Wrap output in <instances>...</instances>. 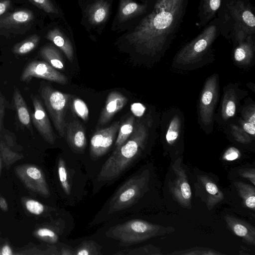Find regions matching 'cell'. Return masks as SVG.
I'll use <instances>...</instances> for the list:
<instances>
[{"label":"cell","instance_id":"1","mask_svg":"<svg viewBox=\"0 0 255 255\" xmlns=\"http://www.w3.org/2000/svg\"><path fill=\"white\" fill-rule=\"evenodd\" d=\"M189 0H154L150 11L128 36L140 53H163L175 38L186 13Z\"/></svg>","mask_w":255,"mask_h":255},{"label":"cell","instance_id":"2","mask_svg":"<svg viewBox=\"0 0 255 255\" xmlns=\"http://www.w3.org/2000/svg\"><path fill=\"white\" fill-rule=\"evenodd\" d=\"M146 137L145 126L139 122L135 123L130 136L120 147L115 149L103 165L98 175V181H112L121 176L137 158Z\"/></svg>","mask_w":255,"mask_h":255},{"label":"cell","instance_id":"3","mask_svg":"<svg viewBox=\"0 0 255 255\" xmlns=\"http://www.w3.org/2000/svg\"><path fill=\"white\" fill-rule=\"evenodd\" d=\"M216 17L220 34L228 40L241 31L255 34V10L249 0H222Z\"/></svg>","mask_w":255,"mask_h":255},{"label":"cell","instance_id":"4","mask_svg":"<svg viewBox=\"0 0 255 255\" xmlns=\"http://www.w3.org/2000/svg\"><path fill=\"white\" fill-rule=\"evenodd\" d=\"M174 231L172 227H163L141 219H133L116 225L107 234L124 245H131Z\"/></svg>","mask_w":255,"mask_h":255},{"label":"cell","instance_id":"5","mask_svg":"<svg viewBox=\"0 0 255 255\" xmlns=\"http://www.w3.org/2000/svg\"><path fill=\"white\" fill-rule=\"evenodd\" d=\"M202 31L185 44L175 57L177 64L186 65L199 61L211 51L213 43L220 34L217 17L203 27Z\"/></svg>","mask_w":255,"mask_h":255},{"label":"cell","instance_id":"6","mask_svg":"<svg viewBox=\"0 0 255 255\" xmlns=\"http://www.w3.org/2000/svg\"><path fill=\"white\" fill-rule=\"evenodd\" d=\"M149 175L147 172L130 177L121 185L108 204L110 214L130 206L144 194L147 187Z\"/></svg>","mask_w":255,"mask_h":255},{"label":"cell","instance_id":"7","mask_svg":"<svg viewBox=\"0 0 255 255\" xmlns=\"http://www.w3.org/2000/svg\"><path fill=\"white\" fill-rule=\"evenodd\" d=\"M40 95L50 116L54 126L61 137L65 134V120L71 95L46 86L40 89Z\"/></svg>","mask_w":255,"mask_h":255},{"label":"cell","instance_id":"8","mask_svg":"<svg viewBox=\"0 0 255 255\" xmlns=\"http://www.w3.org/2000/svg\"><path fill=\"white\" fill-rule=\"evenodd\" d=\"M219 86L218 78L213 75L206 82L199 102V116L203 124L211 126L218 98Z\"/></svg>","mask_w":255,"mask_h":255},{"label":"cell","instance_id":"9","mask_svg":"<svg viewBox=\"0 0 255 255\" xmlns=\"http://www.w3.org/2000/svg\"><path fill=\"white\" fill-rule=\"evenodd\" d=\"M14 170L16 176L30 190L45 197L50 195L44 174L39 167L24 164L15 167Z\"/></svg>","mask_w":255,"mask_h":255},{"label":"cell","instance_id":"10","mask_svg":"<svg viewBox=\"0 0 255 255\" xmlns=\"http://www.w3.org/2000/svg\"><path fill=\"white\" fill-rule=\"evenodd\" d=\"M172 169L176 177L169 182V188L174 199L183 207L191 208L192 192L187 175L181 165V159L179 158L172 164Z\"/></svg>","mask_w":255,"mask_h":255},{"label":"cell","instance_id":"11","mask_svg":"<svg viewBox=\"0 0 255 255\" xmlns=\"http://www.w3.org/2000/svg\"><path fill=\"white\" fill-rule=\"evenodd\" d=\"M33 78H41L60 84H66L68 79L48 63L42 61H33L23 69L20 80L28 81Z\"/></svg>","mask_w":255,"mask_h":255},{"label":"cell","instance_id":"12","mask_svg":"<svg viewBox=\"0 0 255 255\" xmlns=\"http://www.w3.org/2000/svg\"><path fill=\"white\" fill-rule=\"evenodd\" d=\"M120 126L117 121L109 127L97 130L92 135L90 145V153L93 160L105 155L111 147Z\"/></svg>","mask_w":255,"mask_h":255},{"label":"cell","instance_id":"13","mask_svg":"<svg viewBox=\"0 0 255 255\" xmlns=\"http://www.w3.org/2000/svg\"><path fill=\"white\" fill-rule=\"evenodd\" d=\"M195 184L197 195L206 203L209 211L224 199L223 193L208 176H198Z\"/></svg>","mask_w":255,"mask_h":255},{"label":"cell","instance_id":"14","mask_svg":"<svg viewBox=\"0 0 255 255\" xmlns=\"http://www.w3.org/2000/svg\"><path fill=\"white\" fill-rule=\"evenodd\" d=\"M234 43V58L240 64H247L253 58L255 48V34L241 31L231 40Z\"/></svg>","mask_w":255,"mask_h":255},{"label":"cell","instance_id":"15","mask_svg":"<svg viewBox=\"0 0 255 255\" xmlns=\"http://www.w3.org/2000/svg\"><path fill=\"white\" fill-rule=\"evenodd\" d=\"M31 100L34 108L31 115L32 123L43 138L48 143L53 144L56 136L41 101L33 95L31 96Z\"/></svg>","mask_w":255,"mask_h":255},{"label":"cell","instance_id":"16","mask_svg":"<svg viewBox=\"0 0 255 255\" xmlns=\"http://www.w3.org/2000/svg\"><path fill=\"white\" fill-rule=\"evenodd\" d=\"M127 102V98L119 92L114 91L109 93L99 117L98 126H103L108 123L117 113L126 106Z\"/></svg>","mask_w":255,"mask_h":255},{"label":"cell","instance_id":"17","mask_svg":"<svg viewBox=\"0 0 255 255\" xmlns=\"http://www.w3.org/2000/svg\"><path fill=\"white\" fill-rule=\"evenodd\" d=\"M228 228L244 242L255 245V228L249 223L233 216L226 215L224 217Z\"/></svg>","mask_w":255,"mask_h":255},{"label":"cell","instance_id":"18","mask_svg":"<svg viewBox=\"0 0 255 255\" xmlns=\"http://www.w3.org/2000/svg\"><path fill=\"white\" fill-rule=\"evenodd\" d=\"M66 136L70 146L76 151L81 152L86 145V136L82 125L78 121L66 124Z\"/></svg>","mask_w":255,"mask_h":255},{"label":"cell","instance_id":"19","mask_svg":"<svg viewBox=\"0 0 255 255\" xmlns=\"http://www.w3.org/2000/svg\"><path fill=\"white\" fill-rule=\"evenodd\" d=\"M222 0H200L198 16L199 24L203 27L217 16Z\"/></svg>","mask_w":255,"mask_h":255},{"label":"cell","instance_id":"20","mask_svg":"<svg viewBox=\"0 0 255 255\" xmlns=\"http://www.w3.org/2000/svg\"><path fill=\"white\" fill-rule=\"evenodd\" d=\"M147 4H139L131 0H121L119 17L121 22L140 15L147 10Z\"/></svg>","mask_w":255,"mask_h":255},{"label":"cell","instance_id":"21","mask_svg":"<svg viewBox=\"0 0 255 255\" xmlns=\"http://www.w3.org/2000/svg\"><path fill=\"white\" fill-rule=\"evenodd\" d=\"M34 14L29 10H20L0 17V29L23 24L29 22Z\"/></svg>","mask_w":255,"mask_h":255},{"label":"cell","instance_id":"22","mask_svg":"<svg viewBox=\"0 0 255 255\" xmlns=\"http://www.w3.org/2000/svg\"><path fill=\"white\" fill-rule=\"evenodd\" d=\"M46 38L51 41L64 53L69 61L72 62L73 58V48L69 39L58 28L48 31Z\"/></svg>","mask_w":255,"mask_h":255},{"label":"cell","instance_id":"23","mask_svg":"<svg viewBox=\"0 0 255 255\" xmlns=\"http://www.w3.org/2000/svg\"><path fill=\"white\" fill-rule=\"evenodd\" d=\"M13 100L20 122L31 130V117L26 103L19 89L15 87Z\"/></svg>","mask_w":255,"mask_h":255},{"label":"cell","instance_id":"24","mask_svg":"<svg viewBox=\"0 0 255 255\" xmlns=\"http://www.w3.org/2000/svg\"><path fill=\"white\" fill-rule=\"evenodd\" d=\"M109 13V5L103 0H99L92 5L87 12L89 22L94 25L103 22Z\"/></svg>","mask_w":255,"mask_h":255},{"label":"cell","instance_id":"25","mask_svg":"<svg viewBox=\"0 0 255 255\" xmlns=\"http://www.w3.org/2000/svg\"><path fill=\"white\" fill-rule=\"evenodd\" d=\"M234 185L242 199L244 206L254 211L255 210V186L242 181L236 182Z\"/></svg>","mask_w":255,"mask_h":255},{"label":"cell","instance_id":"26","mask_svg":"<svg viewBox=\"0 0 255 255\" xmlns=\"http://www.w3.org/2000/svg\"><path fill=\"white\" fill-rule=\"evenodd\" d=\"M41 56L47 63L57 69L64 70V63L59 51L52 45L43 47L40 50Z\"/></svg>","mask_w":255,"mask_h":255},{"label":"cell","instance_id":"27","mask_svg":"<svg viewBox=\"0 0 255 255\" xmlns=\"http://www.w3.org/2000/svg\"><path fill=\"white\" fill-rule=\"evenodd\" d=\"M237 97L233 89H229L225 93L222 105L223 118L227 120L232 118L236 111Z\"/></svg>","mask_w":255,"mask_h":255},{"label":"cell","instance_id":"28","mask_svg":"<svg viewBox=\"0 0 255 255\" xmlns=\"http://www.w3.org/2000/svg\"><path fill=\"white\" fill-rule=\"evenodd\" d=\"M134 124V118L130 116L120 125L115 149L118 148L128 139L133 131Z\"/></svg>","mask_w":255,"mask_h":255},{"label":"cell","instance_id":"29","mask_svg":"<svg viewBox=\"0 0 255 255\" xmlns=\"http://www.w3.org/2000/svg\"><path fill=\"white\" fill-rule=\"evenodd\" d=\"M40 37L37 35H33L16 44L13 48V52L18 55H24L33 50L38 45Z\"/></svg>","mask_w":255,"mask_h":255},{"label":"cell","instance_id":"30","mask_svg":"<svg viewBox=\"0 0 255 255\" xmlns=\"http://www.w3.org/2000/svg\"><path fill=\"white\" fill-rule=\"evenodd\" d=\"M102 247L94 241H85L74 250L75 255H100Z\"/></svg>","mask_w":255,"mask_h":255},{"label":"cell","instance_id":"31","mask_svg":"<svg viewBox=\"0 0 255 255\" xmlns=\"http://www.w3.org/2000/svg\"><path fill=\"white\" fill-rule=\"evenodd\" d=\"M59 229H54L51 227H42L38 229L35 235L38 239L50 244H55L59 240Z\"/></svg>","mask_w":255,"mask_h":255},{"label":"cell","instance_id":"32","mask_svg":"<svg viewBox=\"0 0 255 255\" xmlns=\"http://www.w3.org/2000/svg\"><path fill=\"white\" fill-rule=\"evenodd\" d=\"M181 130V121L175 116L170 121L166 133V139L170 145H173L178 139Z\"/></svg>","mask_w":255,"mask_h":255},{"label":"cell","instance_id":"33","mask_svg":"<svg viewBox=\"0 0 255 255\" xmlns=\"http://www.w3.org/2000/svg\"><path fill=\"white\" fill-rule=\"evenodd\" d=\"M57 170L61 186L65 194L69 195L71 194V186L66 163L62 158H60L58 160Z\"/></svg>","mask_w":255,"mask_h":255},{"label":"cell","instance_id":"34","mask_svg":"<svg viewBox=\"0 0 255 255\" xmlns=\"http://www.w3.org/2000/svg\"><path fill=\"white\" fill-rule=\"evenodd\" d=\"M116 255H161L160 250L153 245H148L138 248L121 251Z\"/></svg>","mask_w":255,"mask_h":255},{"label":"cell","instance_id":"35","mask_svg":"<svg viewBox=\"0 0 255 255\" xmlns=\"http://www.w3.org/2000/svg\"><path fill=\"white\" fill-rule=\"evenodd\" d=\"M72 108L75 113L84 121L89 118V109L85 103L78 98L72 99Z\"/></svg>","mask_w":255,"mask_h":255},{"label":"cell","instance_id":"36","mask_svg":"<svg viewBox=\"0 0 255 255\" xmlns=\"http://www.w3.org/2000/svg\"><path fill=\"white\" fill-rule=\"evenodd\" d=\"M170 254L172 255H222V253L217 252L212 249L207 248L195 247L193 248L183 250L182 251L175 252Z\"/></svg>","mask_w":255,"mask_h":255},{"label":"cell","instance_id":"37","mask_svg":"<svg viewBox=\"0 0 255 255\" xmlns=\"http://www.w3.org/2000/svg\"><path fill=\"white\" fill-rule=\"evenodd\" d=\"M25 206L29 213L36 215H41L45 210V206L42 203L33 199L26 200Z\"/></svg>","mask_w":255,"mask_h":255},{"label":"cell","instance_id":"38","mask_svg":"<svg viewBox=\"0 0 255 255\" xmlns=\"http://www.w3.org/2000/svg\"><path fill=\"white\" fill-rule=\"evenodd\" d=\"M32 4L47 13H56L57 10L50 0H28Z\"/></svg>","mask_w":255,"mask_h":255},{"label":"cell","instance_id":"39","mask_svg":"<svg viewBox=\"0 0 255 255\" xmlns=\"http://www.w3.org/2000/svg\"><path fill=\"white\" fill-rule=\"evenodd\" d=\"M240 156V152L237 148L231 147L224 152L223 159L226 161H233L239 158Z\"/></svg>","mask_w":255,"mask_h":255},{"label":"cell","instance_id":"40","mask_svg":"<svg viewBox=\"0 0 255 255\" xmlns=\"http://www.w3.org/2000/svg\"><path fill=\"white\" fill-rule=\"evenodd\" d=\"M240 176L250 181L254 186L255 185V170L253 168H242L239 170Z\"/></svg>","mask_w":255,"mask_h":255},{"label":"cell","instance_id":"41","mask_svg":"<svg viewBox=\"0 0 255 255\" xmlns=\"http://www.w3.org/2000/svg\"><path fill=\"white\" fill-rule=\"evenodd\" d=\"M6 101L4 97L0 94V131L1 129L2 120L6 106Z\"/></svg>","mask_w":255,"mask_h":255},{"label":"cell","instance_id":"42","mask_svg":"<svg viewBox=\"0 0 255 255\" xmlns=\"http://www.w3.org/2000/svg\"><path fill=\"white\" fill-rule=\"evenodd\" d=\"M145 110V108L141 104L135 103L131 105V111L136 116H141L144 114Z\"/></svg>","mask_w":255,"mask_h":255},{"label":"cell","instance_id":"43","mask_svg":"<svg viewBox=\"0 0 255 255\" xmlns=\"http://www.w3.org/2000/svg\"><path fill=\"white\" fill-rule=\"evenodd\" d=\"M242 127L244 131L254 136L255 133V125L248 122H243L242 123Z\"/></svg>","mask_w":255,"mask_h":255},{"label":"cell","instance_id":"44","mask_svg":"<svg viewBox=\"0 0 255 255\" xmlns=\"http://www.w3.org/2000/svg\"><path fill=\"white\" fill-rule=\"evenodd\" d=\"M10 4V0H0V16L9 8Z\"/></svg>","mask_w":255,"mask_h":255},{"label":"cell","instance_id":"45","mask_svg":"<svg viewBox=\"0 0 255 255\" xmlns=\"http://www.w3.org/2000/svg\"><path fill=\"white\" fill-rule=\"evenodd\" d=\"M245 117L247 122L255 125V113L254 109L253 110L247 111L246 112Z\"/></svg>","mask_w":255,"mask_h":255},{"label":"cell","instance_id":"46","mask_svg":"<svg viewBox=\"0 0 255 255\" xmlns=\"http://www.w3.org/2000/svg\"><path fill=\"white\" fill-rule=\"evenodd\" d=\"M0 255H13L14 253L8 244H5L0 249Z\"/></svg>","mask_w":255,"mask_h":255},{"label":"cell","instance_id":"47","mask_svg":"<svg viewBox=\"0 0 255 255\" xmlns=\"http://www.w3.org/2000/svg\"><path fill=\"white\" fill-rule=\"evenodd\" d=\"M58 255H73L74 250L69 247H63L60 252H58Z\"/></svg>","mask_w":255,"mask_h":255},{"label":"cell","instance_id":"48","mask_svg":"<svg viewBox=\"0 0 255 255\" xmlns=\"http://www.w3.org/2000/svg\"><path fill=\"white\" fill-rule=\"evenodd\" d=\"M0 208L4 211H6L8 209V206L5 199L2 197H0Z\"/></svg>","mask_w":255,"mask_h":255},{"label":"cell","instance_id":"49","mask_svg":"<svg viewBox=\"0 0 255 255\" xmlns=\"http://www.w3.org/2000/svg\"><path fill=\"white\" fill-rule=\"evenodd\" d=\"M0 167H1V160L0 158Z\"/></svg>","mask_w":255,"mask_h":255}]
</instances>
